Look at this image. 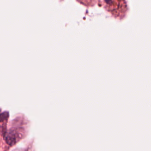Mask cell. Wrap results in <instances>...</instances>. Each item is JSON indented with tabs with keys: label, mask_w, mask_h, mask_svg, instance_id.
Instances as JSON below:
<instances>
[{
	"label": "cell",
	"mask_w": 151,
	"mask_h": 151,
	"mask_svg": "<svg viewBox=\"0 0 151 151\" xmlns=\"http://www.w3.org/2000/svg\"><path fill=\"white\" fill-rule=\"evenodd\" d=\"M104 6L115 18L122 19L126 15L127 6L126 0H103Z\"/></svg>",
	"instance_id": "1"
},
{
	"label": "cell",
	"mask_w": 151,
	"mask_h": 151,
	"mask_svg": "<svg viewBox=\"0 0 151 151\" xmlns=\"http://www.w3.org/2000/svg\"><path fill=\"white\" fill-rule=\"evenodd\" d=\"M12 124V126L7 129L6 123H4V124L1 126V130L4 140L10 146L15 145L21 139L22 133L21 127L17 126L14 122Z\"/></svg>",
	"instance_id": "2"
},
{
	"label": "cell",
	"mask_w": 151,
	"mask_h": 151,
	"mask_svg": "<svg viewBox=\"0 0 151 151\" xmlns=\"http://www.w3.org/2000/svg\"><path fill=\"white\" fill-rule=\"evenodd\" d=\"M9 117V111H2L0 109V123H7V121Z\"/></svg>",
	"instance_id": "3"
},
{
	"label": "cell",
	"mask_w": 151,
	"mask_h": 151,
	"mask_svg": "<svg viewBox=\"0 0 151 151\" xmlns=\"http://www.w3.org/2000/svg\"><path fill=\"white\" fill-rule=\"evenodd\" d=\"M24 151H25V150H24Z\"/></svg>",
	"instance_id": "4"
}]
</instances>
